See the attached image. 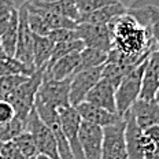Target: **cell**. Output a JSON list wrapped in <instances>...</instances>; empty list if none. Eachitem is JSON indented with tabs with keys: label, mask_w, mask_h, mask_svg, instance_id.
<instances>
[{
	"label": "cell",
	"mask_w": 159,
	"mask_h": 159,
	"mask_svg": "<svg viewBox=\"0 0 159 159\" xmlns=\"http://www.w3.org/2000/svg\"><path fill=\"white\" fill-rule=\"evenodd\" d=\"M130 14L159 47V0H134L128 7Z\"/></svg>",
	"instance_id": "8992f818"
},
{
	"label": "cell",
	"mask_w": 159,
	"mask_h": 159,
	"mask_svg": "<svg viewBox=\"0 0 159 159\" xmlns=\"http://www.w3.org/2000/svg\"><path fill=\"white\" fill-rule=\"evenodd\" d=\"M0 157L3 159H26L14 141H6L2 145Z\"/></svg>",
	"instance_id": "1f68e13d"
},
{
	"label": "cell",
	"mask_w": 159,
	"mask_h": 159,
	"mask_svg": "<svg viewBox=\"0 0 159 159\" xmlns=\"http://www.w3.org/2000/svg\"><path fill=\"white\" fill-rule=\"evenodd\" d=\"M43 73L44 69H39L33 73L32 75H29L26 78V81H24L18 88L8 96L7 102L12 104L15 110L16 117L28 119L30 111L34 108V100H36V95L37 91L41 85L43 81Z\"/></svg>",
	"instance_id": "7a4b0ae2"
},
{
	"label": "cell",
	"mask_w": 159,
	"mask_h": 159,
	"mask_svg": "<svg viewBox=\"0 0 159 159\" xmlns=\"http://www.w3.org/2000/svg\"><path fill=\"white\" fill-rule=\"evenodd\" d=\"M77 33L80 40H82L85 47L96 48L108 52L112 48L111 29L108 25H93V24H78Z\"/></svg>",
	"instance_id": "8fae6325"
},
{
	"label": "cell",
	"mask_w": 159,
	"mask_h": 159,
	"mask_svg": "<svg viewBox=\"0 0 159 159\" xmlns=\"http://www.w3.org/2000/svg\"><path fill=\"white\" fill-rule=\"evenodd\" d=\"M85 102L102 107L110 112H117V103H115V87L107 80L100 78L99 82L88 92Z\"/></svg>",
	"instance_id": "2e32d148"
},
{
	"label": "cell",
	"mask_w": 159,
	"mask_h": 159,
	"mask_svg": "<svg viewBox=\"0 0 159 159\" xmlns=\"http://www.w3.org/2000/svg\"><path fill=\"white\" fill-rule=\"evenodd\" d=\"M125 118V143L128 150V159H144L143 139L144 132L136 122L130 111L124 115Z\"/></svg>",
	"instance_id": "9a60e30c"
},
{
	"label": "cell",
	"mask_w": 159,
	"mask_h": 159,
	"mask_svg": "<svg viewBox=\"0 0 159 159\" xmlns=\"http://www.w3.org/2000/svg\"><path fill=\"white\" fill-rule=\"evenodd\" d=\"M36 70L28 67L22 62H19L16 58L8 55L4 52V49L0 45V77H6V75H32Z\"/></svg>",
	"instance_id": "ffe728a7"
},
{
	"label": "cell",
	"mask_w": 159,
	"mask_h": 159,
	"mask_svg": "<svg viewBox=\"0 0 159 159\" xmlns=\"http://www.w3.org/2000/svg\"><path fill=\"white\" fill-rule=\"evenodd\" d=\"M48 37L54 41V44H58V43H65V41H71V40H77L78 33L75 29H54L48 33Z\"/></svg>",
	"instance_id": "4dcf8cb0"
},
{
	"label": "cell",
	"mask_w": 159,
	"mask_h": 159,
	"mask_svg": "<svg viewBox=\"0 0 159 159\" xmlns=\"http://www.w3.org/2000/svg\"><path fill=\"white\" fill-rule=\"evenodd\" d=\"M150 159H159V145L157 147V150H155V152L151 155V158Z\"/></svg>",
	"instance_id": "8d00e7d4"
},
{
	"label": "cell",
	"mask_w": 159,
	"mask_h": 159,
	"mask_svg": "<svg viewBox=\"0 0 159 159\" xmlns=\"http://www.w3.org/2000/svg\"><path fill=\"white\" fill-rule=\"evenodd\" d=\"M144 134L150 139L151 141H154L157 145H159V125H154L147 129H144Z\"/></svg>",
	"instance_id": "836d02e7"
},
{
	"label": "cell",
	"mask_w": 159,
	"mask_h": 159,
	"mask_svg": "<svg viewBox=\"0 0 159 159\" xmlns=\"http://www.w3.org/2000/svg\"><path fill=\"white\" fill-rule=\"evenodd\" d=\"M108 26L111 29L112 48L134 61H145L152 49L159 48L147 29L128 12L114 19Z\"/></svg>",
	"instance_id": "6da1fadb"
},
{
	"label": "cell",
	"mask_w": 159,
	"mask_h": 159,
	"mask_svg": "<svg viewBox=\"0 0 159 159\" xmlns=\"http://www.w3.org/2000/svg\"><path fill=\"white\" fill-rule=\"evenodd\" d=\"M15 110L12 104L7 100H0V126L8 124L15 117Z\"/></svg>",
	"instance_id": "d6a6232c"
},
{
	"label": "cell",
	"mask_w": 159,
	"mask_h": 159,
	"mask_svg": "<svg viewBox=\"0 0 159 159\" xmlns=\"http://www.w3.org/2000/svg\"><path fill=\"white\" fill-rule=\"evenodd\" d=\"M0 159H3V158H2V157H0Z\"/></svg>",
	"instance_id": "ab89813d"
},
{
	"label": "cell",
	"mask_w": 159,
	"mask_h": 159,
	"mask_svg": "<svg viewBox=\"0 0 159 159\" xmlns=\"http://www.w3.org/2000/svg\"><path fill=\"white\" fill-rule=\"evenodd\" d=\"M33 159H52V158H49L48 155H44V154H37Z\"/></svg>",
	"instance_id": "d590c367"
},
{
	"label": "cell",
	"mask_w": 159,
	"mask_h": 159,
	"mask_svg": "<svg viewBox=\"0 0 159 159\" xmlns=\"http://www.w3.org/2000/svg\"><path fill=\"white\" fill-rule=\"evenodd\" d=\"M136 67L137 66H122L117 63H106L102 67V78L107 80L108 82H111L117 88L119 85V82Z\"/></svg>",
	"instance_id": "cb8c5ba5"
},
{
	"label": "cell",
	"mask_w": 159,
	"mask_h": 159,
	"mask_svg": "<svg viewBox=\"0 0 159 159\" xmlns=\"http://www.w3.org/2000/svg\"><path fill=\"white\" fill-rule=\"evenodd\" d=\"M128 12V7L122 4V2L114 3V4L104 6L102 8H98L95 11L85 14L80 18L78 24H93V25H108L118 16Z\"/></svg>",
	"instance_id": "d6986e66"
},
{
	"label": "cell",
	"mask_w": 159,
	"mask_h": 159,
	"mask_svg": "<svg viewBox=\"0 0 159 159\" xmlns=\"http://www.w3.org/2000/svg\"><path fill=\"white\" fill-rule=\"evenodd\" d=\"M102 67H92V69H85V70H80L70 78V92H69L70 106L77 107L80 103L85 102L88 92L102 78Z\"/></svg>",
	"instance_id": "9c48e42d"
},
{
	"label": "cell",
	"mask_w": 159,
	"mask_h": 159,
	"mask_svg": "<svg viewBox=\"0 0 159 159\" xmlns=\"http://www.w3.org/2000/svg\"><path fill=\"white\" fill-rule=\"evenodd\" d=\"M129 111L133 114L136 122L143 130L154 125H159V104L155 100L139 99Z\"/></svg>",
	"instance_id": "ac0fdd59"
},
{
	"label": "cell",
	"mask_w": 159,
	"mask_h": 159,
	"mask_svg": "<svg viewBox=\"0 0 159 159\" xmlns=\"http://www.w3.org/2000/svg\"><path fill=\"white\" fill-rule=\"evenodd\" d=\"M75 108H77L82 121L99 125L102 128L110 126V125H114L121 121V119H124V117L117 114V112H110L102 107H98L95 104L88 103V102H82Z\"/></svg>",
	"instance_id": "e0dca14e"
},
{
	"label": "cell",
	"mask_w": 159,
	"mask_h": 159,
	"mask_svg": "<svg viewBox=\"0 0 159 159\" xmlns=\"http://www.w3.org/2000/svg\"><path fill=\"white\" fill-rule=\"evenodd\" d=\"M26 2L32 3V4H48V3L61 2V0H26Z\"/></svg>",
	"instance_id": "e575fe53"
},
{
	"label": "cell",
	"mask_w": 159,
	"mask_h": 159,
	"mask_svg": "<svg viewBox=\"0 0 159 159\" xmlns=\"http://www.w3.org/2000/svg\"><path fill=\"white\" fill-rule=\"evenodd\" d=\"M19 25H18V41L14 58L22 62L28 67L36 70L34 67V33L30 30L28 24V7L24 2L18 8Z\"/></svg>",
	"instance_id": "5b68a950"
},
{
	"label": "cell",
	"mask_w": 159,
	"mask_h": 159,
	"mask_svg": "<svg viewBox=\"0 0 159 159\" xmlns=\"http://www.w3.org/2000/svg\"><path fill=\"white\" fill-rule=\"evenodd\" d=\"M54 41L48 36L34 34V67L36 70L44 69L48 65L54 51Z\"/></svg>",
	"instance_id": "44dd1931"
},
{
	"label": "cell",
	"mask_w": 159,
	"mask_h": 159,
	"mask_svg": "<svg viewBox=\"0 0 159 159\" xmlns=\"http://www.w3.org/2000/svg\"><path fill=\"white\" fill-rule=\"evenodd\" d=\"M2 145H3V141H0V150H2Z\"/></svg>",
	"instance_id": "f35d334b"
},
{
	"label": "cell",
	"mask_w": 159,
	"mask_h": 159,
	"mask_svg": "<svg viewBox=\"0 0 159 159\" xmlns=\"http://www.w3.org/2000/svg\"><path fill=\"white\" fill-rule=\"evenodd\" d=\"M84 48H85L84 43H82V40H80V39L71 40V41L58 43V44H55L54 51H52V56H51L48 63H52V62L58 61L59 58H62V56L73 54V52H81Z\"/></svg>",
	"instance_id": "4316f807"
},
{
	"label": "cell",
	"mask_w": 159,
	"mask_h": 159,
	"mask_svg": "<svg viewBox=\"0 0 159 159\" xmlns=\"http://www.w3.org/2000/svg\"><path fill=\"white\" fill-rule=\"evenodd\" d=\"M16 10L14 0H0V36L10 24L11 15Z\"/></svg>",
	"instance_id": "f546056e"
},
{
	"label": "cell",
	"mask_w": 159,
	"mask_h": 159,
	"mask_svg": "<svg viewBox=\"0 0 159 159\" xmlns=\"http://www.w3.org/2000/svg\"><path fill=\"white\" fill-rule=\"evenodd\" d=\"M12 141L16 144V147L19 148V151L24 154V157L26 159H33L36 155L39 154L37 145H36V141H34V137H33V134L29 130L22 132V133L19 136H16Z\"/></svg>",
	"instance_id": "484cf974"
},
{
	"label": "cell",
	"mask_w": 159,
	"mask_h": 159,
	"mask_svg": "<svg viewBox=\"0 0 159 159\" xmlns=\"http://www.w3.org/2000/svg\"><path fill=\"white\" fill-rule=\"evenodd\" d=\"M26 129H28V119L19 118L15 115L12 121L0 126V141H3V143L12 141L16 136H19Z\"/></svg>",
	"instance_id": "d4e9b609"
},
{
	"label": "cell",
	"mask_w": 159,
	"mask_h": 159,
	"mask_svg": "<svg viewBox=\"0 0 159 159\" xmlns=\"http://www.w3.org/2000/svg\"><path fill=\"white\" fill-rule=\"evenodd\" d=\"M59 115V122H61V128L63 130L66 139L69 140L75 159H84V154L80 147L78 141V132L80 126H81L82 119L80 117L78 111L73 106H66V107H61L58 110Z\"/></svg>",
	"instance_id": "30bf717a"
},
{
	"label": "cell",
	"mask_w": 159,
	"mask_h": 159,
	"mask_svg": "<svg viewBox=\"0 0 159 159\" xmlns=\"http://www.w3.org/2000/svg\"><path fill=\"white\" fill-rule=\"evenodd\" d=\"M155 102L159 104V88H158V91H157V93H155V99H154Z\"/></svg>",
	"instance_id": "74e56055"
},
{
	"label": "cell",
	"mask_w": 159,
	"mask_h": 159,
	"mask_svg": "<svg viewBox=\"0 0 159 159\" xmlns=\"http://www.w3.org/2000/svg\"><path fill=\"white\" fill-rule=\"evenodd\" d=\"M18 25H19V16H18V8L12 12L10 24L0 36V45L4 49L6 54L14 56L16 49V41H18Z\"/></svg>",
	"instance_id": "7402d4cb"
},
{
	"label": "cell",
	"mask_w": 159,
	"mask_h": 159,
	"mask_svg": "<svg viewBox=\"0 0 159 159\" xmlns=\"http://www.w3.org/2000/svg\"><path fill=\"white\" fill-rule=\"evenodd\" d=\"M26 7H28V24H29L30 30L37 36H47L51 32V29H49L48 24L45 22V19L40 14H37L34 10H32L29 7L28 3H26Z\"/></svg>",
	"instance_id": "f1b7e54d"
},
{
	"label": "cell",
	"mask_w": 159,
	"mask_h": 159,
	"mask_svg": "<svg viewBox=\"0 0 159 159\" xmlns=\"http://www.w3.org/2000/svg\"><path fill=\"white\" fill-rule=\"evenodd\" d=\"M100 159H128L125 143V118L103 128V145Z\"/></svg>",
	"instance_id": "ba28073f"
},
{
	"label": "cell",
	"mask_w": 159,
	"mask_h": 159,
	"mask_svg": "<svg viewBox=\"0 0 159 159\" xmlns=\"http://www.w3.org/2000/svg\"><path fill=\"white\" fill-rule=\"evenodd\" d=\"M80 147L84 159H100L103 145V128L91 122L82 121L78 132Z\"/></svg>",
	"instance_id": "7c38bea8"
},
{
	"label": "cell",
	"mask_w": 159,
	"mask_h": 159,
	"mask_svg": "<svg viewBox=\"0 0 159 159\" xmlns=\"http://www.w3.org/2000/svg\"><path fill=\"white\" fill-rule=\"evenodd\" d=\"M69 92H70V78L63 80V81H55V80L43 77L34 103L59 110L61 107L70 106Z\"/></svg>",
	"instance_id": "277c9868"
},
{
	"label": "cell",
	"mask_w": 159,
	"mask_h": 159,
	"mask_svg": "<svg viewBox=\"0 0 159 159\" xmlns=\"http://www.w3.org/2000/svg\"><path fill=\"white\" fill-rule=\"evenodd\" d=\"M34 137L36 145H37L39 154L48 155L52 159H61L58 151V144H56L55 136L51 132L47 125L41 121V118L39 117L37 111L33 108L28 117V129Z\"/></svg>",
	"instance_id": "52a82bcc"
},
{
	"label": "cell",
	"mask_w": 159,
	"mask_h": 159,
	"mask_svg": "<svg viewBox=\"0 0 159 159\" xmlns=\"http://www.w3.org/2000/svg\"><path fill=\"white\" fill-rule=\"evenodd\" d=\"M29 75H6L0 77V100H7L8 96L15 91L24 81H26Z\"/></svg>",
	"instance_id": "83f0119b"
},
{
	"label": "cell",
	"mask_w": 159,
	"mask_h": 159,
	"mask_svg": "<svg viewBox=\"0 0 159 159\" xmlns=\"http://www.w3.org/2000/svg\"><path fill=\"white\" fill-rule=\"evenodd\" d=\"M158 88H159V48H155L150 52L148 58L145 59L140 99H143V100H154Z\"/></svg>",
	"instance_id": "4fadbf2b"
},
{
	"label": "cell",
	"mask_w": 159,
	"mask_h": 159,
	"mask_svg": "<svg viewBox=\"0 0 159 159\" xmlns=\"http://www.w3.org/2000/svg\"><path fill=\"white\" fill-rule=\"evenodd\" d=\"M145 61L133 69L129 74L119 82L115 88V103H117V111L119 115L124 117L132 108L136 102L140 99L141 84H143V71H144Z\"/></svg>",
	"instance_id": "3957f363"
},
{
	"label": "cell",
	"mask_w": 159,
	"mask_h": 159,
	"mask_svg": "<svg viewBox=\"0 0 159 159\" xmlns=\"http://www.w3.org/2000/svg\"><path fill=\"white\" fill-rule=\"evenodd\" d=\"M107 54L108 52L100 51V49L96 48H89L85 47L80 52V70H85V69H92V67H102V66L106 65L107 62Z\"/></svg>",
	"instance_id": "603a6c76"
},
{
	"label": "cell",
	"mask_w": 159,
	"mask_h": 159,
	"mask_svg": "<svg viewBox=\"0 0 159 159\" xmlns=\"http://www.w3.org/2000/svg\"><path fill=\"white\" fill-rule=\"evenodd\" d=\"M80 61H81L80 52H73V54L62 56L58 61L45 66L43 77L48 80H55V81H63V80L71 78L78 71Z\"/></svg>",
	"instance_id": "5bb4252c"
}]
</instances>
